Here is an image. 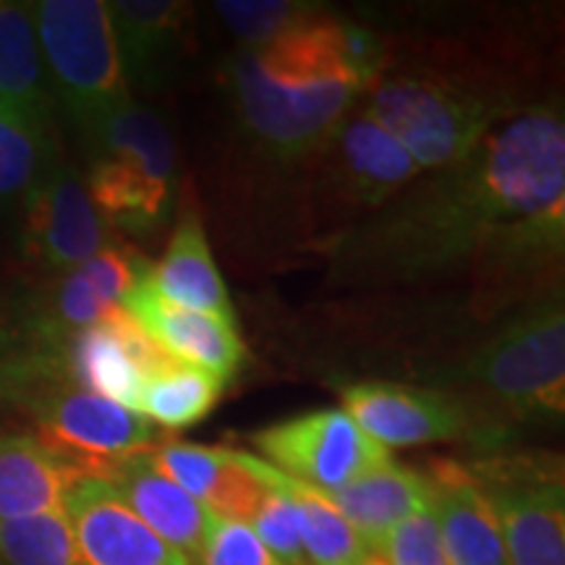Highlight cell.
Returning a JSON list of instances; mask_svg holds the SVG:
<instances>
[{"label": "cell", "instance_id": "6da1fadb", "mask_svg": "<svg viewBox=\"0 0 565 565\" xmlns=\"http://www.w3.org/2000/svg\"><path fill=\"white\" fill-rule=\"evenodd\" d=\"M565 246V126L536 105L508 118L461 162L380 207L338 242L335 263L366 282L477 270L536 278Z\"/></svg>", "mask_w": 565, "mask_h": 565}, {"label": "cell", "instance_id": "7a4b0ae2", "mask_svg": "<svg viewBox=\"0 0 565 565\" xmlns=\"http://www.w3.org/2000/svg\"><path fill=\"white\" fill-rule=\"evenodd\" d=\"M338 26L341 19L320 11L263 47H244L231 63L242 124L282 160L320 150L366 92L343 58Z\"/></svg>", "mask_w": 565, "mask_h": 565}, {"label": "cell", "instance_id": "3957f363", "mask_svg": "<svg viewBox=\"0 0 565 565\" xmlns=\"http://www.w3.org/2000/svg\"><path fill=\"white\" fill-rule=\"evenodd\" d=\"M515 108V97L494 84L440 71H404L372 84L366 113L412 154L419 171H443L477 150Z\"/></svg>", "mask_w": 565, "mask_h": 565}, {"label": "cell", "instance_id": "277c9868", "mask_svg": "<svg viewBox=\"0 0 565 565\" xmlns=\"http://www.w3.org/2000/svg\"><path fill=\"white\" fill-rule=\"evenodd\" d=\"M32 11L47 84L84 134L131 103L108 3L42 0Z\"/></svg>", "mask_w": 565, "mask_h": 565}, {"label": "cell", "instance_id": "5b68a950", "mask_svg": "<svg viewBox=\"0 0 565 565\" xmlns=\"http://www.w3.org/2000/svg\"><path fill=\"white\" fill-rule=\"evenodd\" d=\"M463 372L515 419H561L565 412V312L561 296L532 303L513 317V322L469 359Z\"/></svg>", "mask_w": 565, "mask_h": 565}, {"label": "cell", "instance_id": "8992f818", "mask_svg": "<svg viewBox=\"0 0 565 565\" xmlns=\"http://www.w3.org/2000/svg\"><path fill=\"white\" fill-rule=\"evenodd\" d=\"M21 404L30 406L38 424L34 437L79 477L105 479L116 466L160 445L150 419L79 391L63 374L40 383Z\"/></svg>", "mask_w": 565, "mask_h": 565}, {"label": "cell", "instance_id": "52a82bcc", "mask_svg": "<svg viewBox=\"0 0 565 565\" xmlns=\"http://www.w3.org/2000/svg\"><path fill=\"white\" fill-rule=\"evenodd\" d=\"M469 469L498 519L508 565H565L561 461L550 456H505Z\"/></svg>", "mask_w": 565, "mask_h": 565}, {"label": "cell", "instance_id": "ba28073f", "mask_svg": "<svg viewBox=\"0 0 565 565\" xmlns=\"http://www.w3.org/2000/svg\"><path fill=\"white\" fill-rule=\"evenodd\" d=\"M270 466L296 482L333 494L366 471L391 461V450L374 443L341 408L294 416L252 435Z\"/></svg>", "mask_w": 565, "mask_h": 565}, {"label": "cell", "instance_id": "9c48e42d", "mask_svg": "<svg viewBox=\"0 0 565 565\" xmlns=\"http://www.w3.org/2000/svg\"><path fill=\"white\" fill-rule=\"evenodd\" d=\"M19 244L24 263L45 275L74 270L113 244L84 179L66 162L53 160L21 202Z\"/></svg>", "mask_w": 565, "mask_h": 565}, {"label": "cell", "instance_id": "30bf717a", "mask_svg": "<svg viewBox=\"0 0 565 565\" xmlns=\"http://www.w3.org/2000/svg\"><path fill=\"white\" fill-rule=\"evenodd\" d=\"M173 362L124 307L74 333L61 349V370L71 385L131 412H137L145 380Z\"/></svg>", "mask_w": 565, "mask_h": 565}, {"label": "cell", "instance_id": "8fae6325", "mask_svg": "<svg viewBox=\"0 0 565 565\" xmlns=\"http://www.w3.org/2000/svg\"><path fill=\"white\" fill-rule=\"evenodd\" d=\"M63 513L79 565H192L103 479H76L66 492Z\"/></svg>", "mask_w": 565, "mask_h": 565}, {"label": "cell", "instance_id": "7c38bea8", "mask_svg": "<svg viewBox=\"0 0 565 565\" xmlns=\"http://www.w3.org/2000/svg\"><path fill=\"white\" fill-rule=\"evenodd\" d=\"M345 414L383 448L454 440L466 429V406L454 395L395 383H356L343 391Z\"/></svg>", "mask_w": 565, "mask_h": 565}, {"label": "cell", "instance_id": "4fadbf2b", "mask_svg": "<svg viewBox=\"0 0 565 565\" xmlns=\"http://www.w3.org/2000/svg\"><path fill=\"white\" fill-rule=\"evenodd\" d=\"M152 270V267H150ZM121 307L141 324L147 335L171 353L175 362L200 366L223 383L242 370L244 343L236 333V322L181 309L154 291L150 273L126 294Z\"/></svg>", "mask_w": 565, "mask_h": 565}, {"label": "cell", "instance_id": "5bb4252c", "mask_svg": "<svg viewBox=\"0 0 565 565\" xmlns=\"http://www.w3.org/2000/svg\"><path fill=\"white\" fill-rule=\"evenodd\" d=\"M424 477L450 565H508L498 519L469 466L435 458Z\"/></svg>", "mask_w": 565, "mask_h": 565}, {"label": "cell", "instance_id": "9a60e30c", "mask_svg": "<svg viewBox=\"0 0 565 565\" xmlns=\"http://www.w3.org/2000/svg\"><path fill=\"white\" fill-rule=\"evenodd\" d=\"M126 84L154 89L171 79L192 38V6L179 0L108 3Z\"/></svg>", "mask_w": 565, "mask_h": 565}, {"label": "cell", "instance_id": "2e32d148", "mask_svg": "<svg viewBox=\"0 0 565 565\" xmlns=\"http://www.w3.org/2000/svg\"><path fill=\"white\" fill-rule=\"evenodd\" d=\"M335 171L345 194L362 207L380 210L419 175V166L370 113L338 126Z\"/></svg>", "mask_w": 565, "mask_h": 565}, {"label": "cell", "instance_id": "e0dca14e", "mask_svg": "<svg viewBox=\"0 0 565 565\" xmlns=\"http://www.w3.org/2000/svg\"><path fill=\"white\" fill-rule=\"evenodd\" d=\"M134 513L194 565L207 532V508L154 471L147 454L134 456L103 479Z\"/></svg>", "mask_w": 565, "mask_h": 565}, {"label": "cell", "instance_id": "ac0fdd59", "mask_svg": "<svg viewBox=\"0 0 565 565\" xmlns=\"http://www.w3.org/2000/svg\"><path fill=\"white\" fill-rule=\"evenodd\" d=\"M150 282L162 299L181 309L236 322L228 288L212 259L207 236L196 215H183L166 252L152 265Z\"/></svg>", "mask_w": 565, "mask_h": 565}, {"label": "cell", "instance_id": "d6986e66", "mask_svg": "<svg viewBox=\"0 0 565 565\" xmlns=\"http://www.w3.org/2000/svg\"><path fill=\"white\" fill-rule=\"evenodd\" d=\"M328 498L353 526V532L362 536L366 550L374 553L393 526L429 503V482L419 471L391 458Z\"/></svg>", "mask_w": 565, "mask_h": 565}, {"label": "cell", "instance_id": "ffe728a7", "mask_svg": "<svg viewBox=\"0 0 565 565\" xmlns=\"http://www.w3.org/2000/svg\"><path fill=\"white\" fill-rule=\"evenodd\" d=\"M76 479L34 435H0V521L63 511Z\"/></svg>", "mask_w": 565, "mask_h": 565}, {"label": "cell", "instance_id": "44dd1931", "mask_svg": "<svg viewBox=\"0 0 565 565\" xmlns=\"http://www.w3.org/2000/svg\"><path fill=\"white\" fill-rule=\"evenodd\" d=\"M173 183L118 158H92L84 181L105 223L129 233H150L166 223L173 207Z\"/></svg>", "mask_w": 565, "mask_h": 565}, {"label": "cell", "instance_id": "7402d4cb", "mask_svg": "<svg viewBox=\"0 0 565 565\" xmlns=\"http://www.w3.org/2000/svg\"><path fill=\"white\" fill-rule=\"evenodd\" d=\"M0 105L19 116L51 124V84L26 3L0 0Z\"/></svg>", "mask_w": 565, "mask_h": 565}, {"label": "cell", "instance_id": "603a6c76", "mask_svg": "<svg viewBox=\"0 0 565 565\" xmlns=\"http://www.w3.org/2000/svg\"><path fill=\"white\" fill-rule=\"evenodd\" d=\"M223 385L221 377L200 370V366L173 362L145 380L137 401V414L168 433L189 429L215 408L223 395Z\"/></svg>", "mask_w": 565, "mask_h": 565}, {"label": "cell", "instance_id": "cb8c5ba5", "mask_svg": "<svg viewBox=\"0 0 565 565\" xmlns=\"http://www.w3.org/2000/svg\"><path fill=\"white\" fill-rule=\"evenodd\" d=\"M87 137L95 147V158L134 162L160 179L175 181V147L171 131L162 126L154 113L129 103L103 118L95 129L87 131Z\"/></svg>", "mask_w": 565, "mask_h": 565}, {"label": "cell", "instance_id": "d4e9b609", "mask_svg": "<svg viewBox=\"0 0 565 565\" xmlns=\"http://www.w3.org/2000/svg\"><path fill=\"white\" fill-rule=\"evenodd\" d=\"M286 487L299 513L301 550L307 565H359L370 555L362 536L353 532L328 494L291 477H286Z\"/></svg>", "mask_w": 565, "mask_h": 565}, {"label": "cell", "instance_id": "484cf974", "mask_svg": "<svg viewBox=\"0 0 565 565\" xmlns=\"http://www.w3.org/2000/svg\"><path fill=\"white\" fill-rule=\"evenodd\" d=\"M53 160L51 124L0 105V215L24 202Z\"/></svg>", "mask_w": 565, "mask_h": 565}, {"label": "cell", "instance_id": "4316f807", "mask_svg": "<svg viewBox=\"0 0 565 565\" xmlns=\"http://www.w3.org/2000/svg\"><path fill=\"white\" fill-rule=\"evenodd\" d=\"M0 565H79L66 513L0 521Z\"/></svg>", "mask_w": 565, "mask_h": 565}, {"label": "cell", "instance_id": "83f0119b", "mask_svg": "<svg viewBox=\"0 0 565 565\" xmlns=\"http://www.w3.org/2000/svg\"><path fill=\"white\" fill-rule=\"evenodd\" d=\"M215 9L228 30L244 42L246 51L278 40L280 34L296 30L320 13V6L294 3V0H223Z\"/></svg>", "mask_w": 565, "mask_h": 565}, {"label": "cell", "instance_id": "f1b7e54d", "mask_svg": "<svg viewBox=\"0 0 565 565\" xmlns=\"http://www.w3.org/2000/svg\"><path fill=\"white\" fill-rule=\"evenodd\" d=\"M267 482H270V490L265 492L263 503L257 505V511L249 519L252 532L259 536V542L270 550L278 563L307 565L301 550L299 513H296L294 498L286 487V477L275 466L267 463Z\"/></svg>", "mask_w": 565, "mask_h": 565}, {"label": "cell", "instance_id": "f546056e", "mask_svg": "<svg viewBox=\"0 0 565 565\" xmlns=\"http://www.w3.org/2000/svg\"><path fill=\"white\" fill-rule=\"evenodd\" d=\"M374 553L385 557L391 565H450L433 503L419 508L398 526H393Z\"/></svg>", "mask_w": 565, "mask_h": 565}, {"label": "cell", "instance_id": "4dcf8cb0", "mask_svg": "<svg viewBox=\"0 0 565 565\" xmlns=\"http://www.w3.org/2000/svg\"><path fill=\"white\" fill-rule=\"evenodd\" d=\"M194 565H282L244 521L212 515Z\"/></svg>", "mask_w": 565, "mask_h": 565}, {"label": "cell", "instance_id": "1f68e13d", "mask_svg": "<svg viewBox=\"0 0 565 565\" xmlns=\"http://www.w3.org/2000/svg\"><path fill=\"white\" fill-rule=\"evenodd\" d=\"M61 356L58 353L42 351L38 345H17L13 333L0 338V404L6 401H24L34 387L45 380L58 377Z\"/></svg>", "mask_w": 565, "mask_h": 565}, {"label": "cell", "instance_id": "d6a6232c", "mask_svg": "<svg viewBox=\"0 0 565 565\" xmlns=\"http://www.w3.org/2000/svg\"><path fill=\"white\" fill-rule=\"evenodd\" d=\"M359 565H391V563H387V561H385V557H380L377 553H370V555H366V557H364V561H362V563H359Z\"/></svg>", "mask_w": 565, "mask_h": 565}, {"label": "cell", "instance_id": "836d02e7", "mask_svg": "<svg viewBox=\"0 0 565 565\" xmlns=\"http://www.w3.org/2000/svg\"><path fill=\"white\" fill-rule=\"evenodd\" d=\"M9 335H11V328L3 320H0V338H9Z\"/></svg>", "mask_w": 565, "mask_h": 565}]
</instances>
